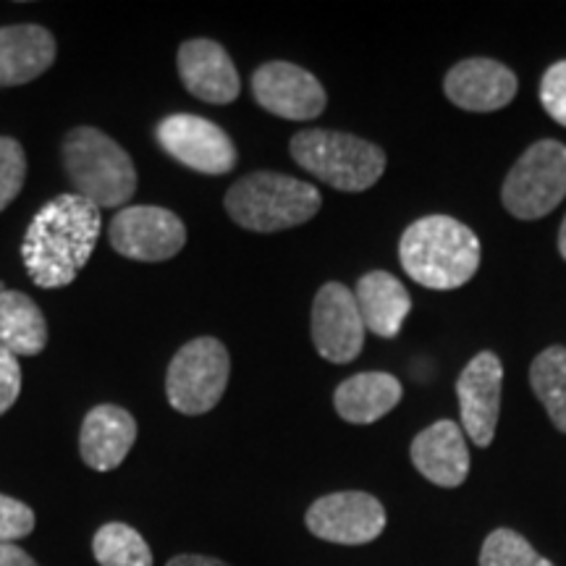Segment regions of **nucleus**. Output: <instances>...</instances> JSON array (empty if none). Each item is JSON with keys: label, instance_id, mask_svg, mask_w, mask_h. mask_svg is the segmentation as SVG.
Here are the masks:
<instances>
[{"label": "nucleus", "instance_id": "obj_10", "mask_svg": "<svg viewBox=\"0 0 566 566\" xmlns=\"http://www.w3.org/2000/svg\"><path fill=\"white\" fill-rule=\"evenodd\" d=\"M304 525L325 543L365 546L386 530V509L365 491L328 493L307 509Z\"/></svg>", "mask_w": 566, "mask_h": 566}, {"label": "nucleus", "instance_id": "obj_15", "mask_svg": "<svg viewBox=\"0 0 566 566\" xmlns=\"http://www.w3.org/2000/svg\"><path fill=\"white\" fill-rule=\"evenodd\" d=\"M516 74L493 59H467L446 74V97L462 111L493 113L506 108L516 95Z\"/></svg>", "mask_w": 566, "mask_h": 566}, {"label": "nucleus", "instance_id": "obj_21", "mask_svg": "<svg viewBox=\"0 0 566 566\" xmlns=\"http://www.w3.org/2000/svg\"><path fill=\"white\" fill-rule=\"evenodd\" d=\"M0 346L13 357H38L48 346V321L40 304L24 292L0 294Z\"/></svg>", "mask_w": 566, "mask_h": 566}, {"label": "nucleus", "instance_id": "obj_31", "mask_svg": "<svg viewBox=\"0 0 566 566\" xmlns=\"http://www.w3.org/2000/svg\"><path fill=\"white\" fill-rule=\"evenodd\" d=\"M558 252H562V258L566 260V218H564L562 229H558Z\"/></svg>", "mask_w": 566, "mask_h": 566}, {"label": "nucleus", "instance_id": "obj_24", "mask_svg": "<svg viewBox=\"0 0 566 566\" xmlns=\"http://www.w3.org/2000/svg\"><path fill=\"white\" fill-rule=\"evenodd\" d=\"M480 566H556L541 556L530 543L514 530L501 527L485 537L480 548Z\"/></svg>", "mask_w": 566, "mask_h": 566}, {"label": "nucleus", "instance_id": "obj_23", "mask_svg": "<svg viewBox=\"0 0 566 566\" xmlns=\"http://www.w3.org/2000/svg\"><path fill=\"white\" fill-rule=\"evenodd\" d=\"M92 556L101 566H153V551L126 522H108L92 537Z\"/></svg>", "mask_w": 566, "mask_h": 566}, {"label": "nucleus", "instance_id": "obj_27", "mask_svg": "<svg viewBox=\"0 0 566 566\" xmlns=\"http://www.w3.org/2000/svg\"><path fill=\"white\" fill-rule=\"evenodd\" d=\"M541 103L556 124L566 126V61L551 66L541 80Z\"/></svg>", "mask_w": 566, "mask_h": 566}, {"label": "nucleus", "instance_id": "obj_19", "mask_svg": "<svg viewBox=\"0 0 566 566\" xmlns=\"http://www.w3.org/2000/svg\"><path fill=\"white\" fill-rule=\"evenodd\" d=\"M357 300L359 315H363L365 331H373L380 338L399 336L409 310H412V296L405 289V283L386 271H370L357 281Z\"/></svg>", "mask_w": 566, "mask_h": 566}, {"label": "nucleus", "instance_id": "obj_20", "mask_svg": "<svg viewBox=\"0 0 566 566\" xmlns=\"http://www.w3.org/2000/svg\"><path fill=\"white\" fill-rule=\"evenodd\" d=\"M405 388L391 373H357L346 378L334 394V407L342 420L370 424L399 407Z\"/></svg>", "mask_w": 566, "mask_h": 566}, {"label": "nucleus", "instance_id": "obj_9", "mask_svg": "<svg viewBox=\"0 0 566 566\" xmlns=\"http://www.w3.org/2000/svg\"><path fill=\"white\" fill-rule=\"evenodd\" d=\"M160 150L176 163L205 176L231 174L237 166V147L221 126L195 113H174L155 129Z\"/></svg>", "mask_w": 566, "mask_h": 566}, {"label": "nucleus", "instance_id": "obj_18", "mask_svg": "<svg viewBox=\"0 0 566 566\" xmlns=\"http://www.w3.org/2000/svg\"><path fill=\"white\" fill-rule=\"evenodd\" d=\"M55 38L40 24L0 27V87H19L55 63Z\"/></svg>", "mask_w": 566, "mask_h": 566}, {"label": "nucleus", "instance_id": "obj_29", "mask_svg": "<svg viewBox=\"0 0 566 566\" xmlns=\"http://www.w3.org/2000/svg\"><path fill=\"white\" fill-rule=\"evenodd\" d=\"M0 566H40V564L34 562L24 548H19L17 543H3V546H0Z\"/></svg>", "mask_w": 566, "mask_h": 566}, {"label": "nucleus", "instance_id": "obj_25", "mask_svg": "<svg viewBox=\"0 0 566 566\" xmlns=\"http://www.w3.org/2000/svg\"><path fill=\"white\" fill-rule=\"evenodd\" d=\"M27 181L24 147L13 137H0V212L17 200Z\"/></svg>", "mask_w": 566, "mask_h": 566}, {"label": "nucleus", "instance_id": "obj_14", "mask_svg": "<svg viewBox=\"0 0 566 566\" xmlns=\"http://www.w3.org/2000/svg\"><path fill=\"white\" fill-rule=\"evenodd\" d=\"M176 66H179L181 84L189 95L202 103L229 105L242 92V80H239L231 55L216 40H187L176 55Z\"/></svg>", "mask_w": 566, "mask_h": 566}, {"label": "nucleus", "instance_id": "obj_28", "mask_svg": "<svg viewBox=\"0 0 566 566\" xmlns=\"http://www.w3.org/2000/svg\"><path fill=\"white\" fill-rule=\"evenodd\" d=\"M21 394V367L19 357L0 346V417L17 405Z\"/></svg>", "mask_w": 566, "mask_h": 566}, {"label": "nucleus", "instance_id": "obj_12", "mask_svg": "<svg viewBox=\"0 0 566 566\" xmlns=\"http://www.w3.org/2000/svg\"><path fill=\"white\" fill-rule=\"evenodd\" d=\"M252 95L260 108L289 122H313L328 103L317 76L289 61L263 63L254 71Z\"/></svg>", "mask_w": 566, "mask_h": 566}, {"label": "nucleus", "instance_id": "obj_1", "mask_svg": "<svg viewBox=\"0 0 566 566\" xmlns=\"http://www.w3.org/2000/svg\"><path fill=\"white\" fill-rule=\"evenodd\" d=\"M101 208L80 195H59L32 218L21 258L40 289H63L90 263L101 239Z\"/></svg>", "mask_w": 566, "mask_h": 566}, {"label": "nucleus", "instance_id": "obj_6", "mask_svg": "<svg viewBox=\"0 0 566 566\" xmlns=\"http://www.w3.org/2000/svg\"><path fill=\"white\" fill-rule=\"evenodd\" d=\"M229 378V349L218 338L200 336L174 354L166 373V396L179 415H208L223 399Z\"/></svg>", "mask_w": 566, "mask_h": 566}, {"label": "nucleus", "instance_id": "obj_3", "mask_svg": "<svg viewBox=\"0 0 566 566\" xmlns=\"http://www.w3.org/2000/svg\"><path fill=\"white\" fill-rule=\"evenodd\" d=\"M226 212L231 221L254 233H275L313 221L323 197L313 184L294 176L258 171L239 179L226 192Z\"/></svg>", "mask_w": 566, "mask_h": 566}, {"label": "nucleus", "instance_id": "obj_30", "mask_svg": "<svg viewBox=\"0 0 566 566\" xmlns=\"http://www.w3.org/2000/svg\"><path fill=\"white\" fill-rule=\"evenodd\" d=\"M166 566H231L226 564L223 558L216 556H202V554H179L174 558H168Z\"/></svg>", "mask_w": 566, "mask_h": 566}, {"label": "nucleus", "instance_id": "obj_8", "mask_svg": "<svg viewBox=\"0 0 566 566\" xmlns=\"http://www.w3.org/2000/svg\"><path fill=\"white\" fill-rule=\"evenodd\" d=\"M111 247L134 263H163L187 244V226L174 210L158 205H129L108 226Z\"/></svg>", "mask_w": 566, "mask_h": 566}, {"label": "nucleus", "instance_id": "obj_17", "mask_svg": "<svg viewBox=\"0 0 566 566\" xmlns=\"http://www.w3.org/2000/svg\"><path fill=\"white\" fill-rule=\"evenodd\" d=\"M412 464L424 480L441 488H459L470 475L464 430L454 420H438L415 436Z\"/></svg>", "mask_w": 566, "mask_h": 566}, {"label": "nucleus", "instance_id": "obj_26", "mask_svg": "<svg viewBox=\"0 0 566 566\" xmlns=\"http://www.w3.org/2000/svg\"><path fill=\"white\" fill-rule=\"evenodd\" d=\"M34 512L24 501L0 493V546L17 543L21 537L32 535Z\"/></svg>", "mask_w": 566, "mask_h": 566}, {"label": "nucleus", "instance_id": "obj_2", "mask_svg": "<svg viewBox=\"0 0 566 566\" xmlns=\"http://www.w3.org/2000/svg\"><path fill=\"white\" fill-rule=\"evenodd\" d=\"M399 258L415 283L451 292L478 273L480 239L457 218L424 216L401 233Z\"/></svg>", "mask_w": 566, "mask_h": 566}, {"label": "nucleus", "instance_id": "obj_11", "mask_svg": "<svg viewBox=\"0 0 566 566\" xmlns=\"http://www.w3.org/2000/svg\"><path fill=\"white\" fill-rule=\"evenodd\" d=\"M310 334L317 354L328 363L346 365L359 357L365 346V323L352 289L338 281L325 283L315 294Z\"/></svg>", "mask_w": 566, "mask_h": 566}, {"label": "nucleus", "instance_id": "obj_5", "mask_svg": "<svg viewBox=\"0 0 566 566\" xmlns=\"http://www.w3.org/2000/svg\"><path fill=\"white\" fill-rule=\"evenodd\" d=\"M289 150L300 168L338 192H365L386 171V153L373 142L331 129L294 134Z\"/></svg>", "mask_w": 566, "mask_h": 566}, {"label": "nucleus", "instance_id": "obj_4", "mask_svg": "<svg viewBox=\"0 0 566 566\" xmlns=\"http://www.w3.org/2000/svg\"><path fill=\"white\" fill-rule=\"evenodd\" d=\"M63 168L74 195L95 208H122L137 192V168L129 153L95 126H76L63 137Z\"/></svg>", "mask_w": 566, "mask_h": 566}, {"label": "nucleus", "instance_id": "obj_13", "mask_svg": "<svg viewBox=\"0 0 566 566\" xmlns=\"http://www.w3.org/2000/svg\"><path fill=\"white\" fill-rule=\"evenodd\" d=\"M501 388H504V365L495 352L475 354L457 380L462 428L480 449L493 443L501 412Z\"/></svg>", "mask_w": 566, "mask_h": 566}, {"label": "nucleus", "instance_id": "obj_7", "mask_svg": "<svg viewBox=\"0 0 566 566\" xmlns=\"http://www.w3.org/2000/svg\"><path fill=\"white\" fill-rule=\"evenodd\" d=\"M566 197V145L541 139L527 147L504 179L501 200L520 221H537L554 212Z\"/></svg>", "mask_w": 566, "mask_h": 566}, {"label": "nucleus", "instance_id": "obj_16", "mask_svg": "<svg viewBox=\"0 0 566 566\" xmlns=\"http://www.w3.org/2000/svg\"><path fill=\"white\" fill-rule=\"evenodd\" d=\"M137 443V420L116 405H97L84 417L80 430L82 462L95 472H113Z\"/></svg>", "mask_w": 566, "mask_h": 566}, {"label": "nucleus", "instance_id": "obj_22", "mask_svg": "<svg viewBox=\"0 0 566 566\" xmlns=\"http://www.w3.org/2000/svg\"><path fill=\"white\" fill-rule=\"evenodd\" d=\"M530 386L556 430L566 433V346H548L530 365Z\"/></svg>", "mask_w": 566, "mask_h": 566}]
</instances>
